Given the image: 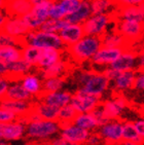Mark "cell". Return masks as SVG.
Returning <instances> with one entry per match:
<instances>
[{
	"label": "cell",
	"mask_w": 144,
	"mask_h": 145,
	"mask_svg": "<svg viewBox=\"0 0 144 145\" xmlns=\"http://www.w3.org/2000/svg\"><path fill=\"white\" fill-rule=\"evenodd\" d=\"M114 29L117 30L122 36L126 39L131 48L141 41L144 38L143 23L137 21H128V20H117Z\"/></svg>",
	"instance_id": "cell-3"
},
{
	"label": "cell",
	"mask_w": 144,
	"mask_h": 145,
	"mask_svg": "<svg viewBox=\"0 0 144 145\" xmlns=\"http://www.w3.org/2000/svg\"><path fill=\"white\" fill-rule=\"evenodd\" d=\"M101 101V97L86 93L83 89H79L74 95L71 96L70 105L78 113H88L97 106Z\"/></svg>",
	"instance_id": "cell-6"
},
{
	"label": "cell",
	"mask_w": 144,
	"mask_h": 145,
	"mask_svg": "<svg viewBox=\"0 0 144 145\" xmlns=\"http://www.w3.org/2000/svg\"><path fill=\"white\" fill-rule=\"evenodd\" d=\"M21 19H22L23 21H24V22H25L33 31L38 30V28L40 27V25L45 22V21H42V20L37 19V18H36L35 16L31 12V11L30 12H28L27 14H25V16H23Z\"/></svg>",
	"instance_id": "cell-38"
},
{
	"label": "cell",
	"mask_w": 144,
	"mask_h": 145,
	"mask_svg": "<svg viewBox=\"0 0 144 145\" xmlns=\"http://www.w3.org/2000/svg\"><path fill=\"white\" fill-rule=\"evenodd\" d=\"M5 2H6V0H0V9L4 8V6H5Z\"/></svg>",
	"instance_id": "cell-54"
},
{
	"label": "cell",
	"mask_w": 144,
	"mask_h": 145,
	"mask_svg": "<svg viewBox=\"0 0 144 145\" xmlns=\"http://www.w3.org/2000/svg\"><path fill=\"white\" fill-rule=\"evenodd\" d=\"M73 123L75 126L81 127L86 130H94V129L99 128L97 121L90 113H78Z\"/></svg>",
	"instance_id": "cell-32"
},
{
	"label": "cell",
	"mask_w": 144,
	"mask_h": 145,
	"mask_svg": "<svg viewBox=\"0 0 144 145\" xmlns=\"http://www.w3.org/2000/svg\"><path fill=\"white\" fill-rule=\"evenodd\" d=\"M32 104L33 103H29L28 101L14 100V99H7V98H2L0 100V106L14 112L18 117L27 115L32 110Z\"/></svg>",
	"instance_id": "cell-17"
},
{
	"label": "cell",
	"mask_w": 144,
	"mask_h": 145,
	"mask_svg": "<svg viewBox=\"0 0 144 145\" xmlns=\"http://www.w3.org/2000/svg\"><path fill=\"white\" fill-rule=\"evenodd\" d=\"M7 72V65L5 62L0 60V76H4Z\"/></svg>",
	"instance_id": "cell-51"
},
{
	"label": "cell",
	"mask_w": 144,
	"mask_h": 145,
	"mask_svg": "<svg viewBox=\"0 0 144 145\" xmlns=\"http://www.w3.org/2000/svg\"><path fill=\"white\" fill-rule=\"evenodd\" d=\"M143 0H115V4L117 6L124 5H139Z\"/></svg>",
	"instance_id": "cell-47"
},
{
	"label": "cell",
	"mask_w": 144,
	"mask_h": 145,
	"mask_svg": "<svg viewBox=\"0 0 144 145\" xmlns=\"http://www.w3.org/2000/svg\"><path fill=\"white\" fill-rule=\"evenodd\" d=\"M46 145H77V144L71 143L69 141L65 140L64 138H62V137H60V138H56V139L50 140Z\"/></svg>",
	"instance_id": "cell-48"
},
{
	"label": "cell",
	"mask_w": 144,
	"mask_h": 145,
	"mask_svg": "<svg viewBox=\"0 0 144 145\" xmlns=\"http://www.w3.org/2000/svg\"><path fill=\"white\" fill-rule=\"evenodd\" d=\"M60 126L57 120H37L27 123L26 133L28 137L36 140H45L59 132Z\"/></svg>",
	"instance_id": "cell-2"
},
{
	"label": "cell",
	"mask_w": 144,
	"mask_h": 145,
	"mask_svg": "<svg viewBox=\"0 0 144 145\" xmlns=\"http://www.w3.org/2000/svg\"><path fill=\"white\" fill-rule=\"evenodd\" d=\"M112 22H114V18L111 14H92L81 25L84 35L101 36L107 31L108 26Z\"/></svg>",
	"instance_id": "cell-4"
},
{
	"label": "cell",
	"mask_w": 144,
	"mask_h": 145,
	"mask_svg": "<svg viewBox=\"0 0 144 145\" xmlns=\"http://www.w3.org/2000/svg\"><path fill=\"white\" fill-rule=\"evenodd\" d=\"M29 44L27 35H20V36H12L9 34L0 33V48L2 46H21L25 48Z\"/></svg>",
	"instance_id": "cell-27"
},
{
	"label": "cell",
	"mask_w": 144,
	"mask_h": 145,
	"mask_svg": "<svg viewBox=\"0 0 144 145\" xmlns=\"http://www.w3.org/2000/svg\"><path fill=\"white\" fill-rule=\"evenodd\" d=\"M9 19V17H7V16H3L1 12H0V30L2 29V27L4 26V24L6 23V21Z\"/></svg>",
	"instance_id": "cell-52"
},
{
	"label": "cell",
	"mask_w": 144,
	"mask_h": 145,
	"mask_svg": "<svg viewBox=\"0 0 144 145\" xmlns=\"http://www.w3.org/2000/svg\"><path fill=\"white\" fill-rule=\"evenodd\" d=\"M104 142L102 135L100 134V132H95L93 134H90L88 139H86L84 144L88 145H101Z\"/></svg>",
	"instance_id": "cell-43"
},
{
	"label": "cell",
	"mask_w": 144,
	"mask_h": 145,
	"mask_svg": "<svg viewBox=\"0 0 144 145\" xmlns=\"http://www.w3.org/2000/svg\"><path fill=\"white\" fill-rule=\"evenodd\" d=\"M61 137L65 140L71 143L77 145H82L86 143V139L90 135V132L86 129L75 126L74 123H71L69 126H66L61 129Z\"/></svg>",
	"instance_id": "cell-11"
},
{
	"label": "cell",
	"mask_w": 144,
	"mask_h": 145,
	"mask_svg": "<svg viewBox=\"0 0 144 145\" xmlns=\"http://www.w3.org/2000/svg\"><path fill=\"white\" fill-rule=\"evenodd\" d=\"M29 44L39 48H53L63 50L64 43L59 34L54 32H43V31H32L27 34Z\"/></svg>",
	"instance_id": "cell-5"
},
{
	"label": "cell",
	"mask_w": 144,
	"mask_h": 145,
	"mask_svg": "<svg viewBox=\"0 0 144 145\" xmlns=\"http://www.w3.org/2000/svg\"><path fill=\"white\" fill-rule=\"evenodd\" d=\"M67 25H69V23L67 22L66 20L64 19H52L42 23L40 27L38 28L39 31H43V32H59L60 30L66 27Z\"/></svg>",
	"instance_id": "cell-31"
},
{
	"label": "cell",
	"mask_w": 144,
	"mask_h": 145,
	"mask_svg": "<svg viewBox=\"0 0 144 145\" xmlns=\"http://www.w3.org/2000/svg\"><path fill=\"white\" fill-rule=\"evenodd\" d=\"M77 114L78 112L70 104H67L65 106L60 107L58 118H57V121H58L59 126H60V129L73 123L75 117L77 116Z\"/></svg>",
	"instance_id": "cell-25"
},
{
	"label": "cell",
	"mask_w": 144,
	"mask_h": 145,
	"mask_svg": "<svg viewBox=\"0 0 144 145\" xmlns=\"http://www.w3.org/2000/svg\"><path fill=\"white\" fill-rule=\"evenodd\" d=\"M0 145H9V143L6 142V140L0 139Z\"/></svg>",
	"instance_id": "cell-55"
},
{
	"label": "cell",
	"mask_w": 144,
	"mask_h": 145,
	"mask_svg": "<svg viewBox=\"0 0 144 145\" xmlns=\"http://www.w3.org/2000/svg\"><path fill=\"white\" fill-rule=\"evenodd\" d=\"M65 16H66V12L62 9L61 6L57 3H54L50 9L48 17H50L52 19H64Z\"/></svg>",
	"instance_id": "cell-42"
},
{
	"label": "cell",
	"mask_w": 144,
	"mask_h": 145,
	"mask_svg": "<svg viewBox=\"0 0 144 145\" xmlns=\"http://www.w3.org/2000/svg\"><path fill=\"white\" fill-rule=\"evenodd\" d=\"M24 145H40V144H37V143H26Z\"/></svg>",
	"instance_id": "cell-56"
},
{
	"label": "cell",
	"mask_w": 144,
	"mask_h": 145,
	"mask_svg": "<svg viewBox=\"0 0 144 145\" xmlns=\"http://www.w3.org/2000/svg\"><path fill=\"white\" fill-rule=\"evenodd\" d=\"M122 126L120 123H112L102 126L100 130V134L102 135L104 142L103 145H122L124 140L122 138Z\"/></svg>",
	"instance_id": "cell-8"
},
{
	"label": "cell",
	"mask_w": 144,
	"mask_h": 145,
	"mask_svg": "<svg viewBox=\"0 0 144 145\" xmlns=\"http://www.w3.org/2000/svg\"><path fill=\"white\" fill-rule=\"evenodd\" d=\"M102 73L108 78V79H109V80H115V78L118 76L120 71H117V70L113 69V68L109 67V68H107V69L104 70Z\"/></svg>",
	"instance_id": "cell-45"
},
{
	"label": "cell",
	"mask_w": 144,
	"mask_h": 145,
	"mask_svg": "<svg viewBox=\"0 0 144 145\" xmlns=\"http://www.w3.org/2000/svg\"><path fill=\"white\" fill-rule=\"evenodd\" d=\"M92 16L90 0H82L77 8L70 14H66L64 20H66L69 24H82L88 18Z\"/></svg>",
	"instance_id": "cell-20"
},
{
	"label": "cell",
	"mask_w": 144,
	"mask_h": 145,
	"mask_svg": "<svg viewBox=\"0 0 144 145\" xmlns=\"http://www.w3.org/2000/svg\"><path fill=\"white\" fill-rule=\"evenodd\" d=\"M101 44L103 48H119L122 50L131 48L126 39L122 36V34L118 31L113 29L110 31H106L101 36Z\"/></svg>",
	"instance_id": "cell-19"
},
{
	"label": "cell",
	"mask_w": 144,
	"mask_h": 145,
	"mask_svg": "<svg viewBox=\"0 0 144 145\" xmlns=\"http://www.w3.org/2000/svg\"><path fill=\"white\" fill-rule=\"evenodd\" d=\"M122 48H101L98 52L92 57V62L96 65H110L115 61L120 54L122 53Z\"/></svg>",
	"instance_id": "cell-18"
},
{
	"label": "cell",
	"mask_w": 144,
	"mask_h": 145,
	"mask_svg": "<svg viewBox=\"0 0 144 145\" xmlns=\"http://www.w3.org/2000/svg\"><path fill=\"white\" fill-rule=\"evenodd\" d=\"M9 81L6 78L0 76V100L5 96L6 91L9 89Z\"/></svg>",
	"instance_id": "cell-46"
},
{
	"label": "cell",
	"mask_w": 144,
	"mask_h": 145,
	"mask_svg": "<svg viewBox=\"0 0 144 145\" xmlns=\"http://www.w3.org/2000/svg\"><path fill=\"white\" fill-rule=\"evenodd\" d=\"M92 14H111L117 8L115 0H90Z\"/></svg>",
	"instance_id": "cell-26"
},
{
	"label": "cell",
	"mask_w": 144,
	"mask_h": 145,
	"mask_svg": "<svg viewBox=\"0 0 144 145\" xmlns=\"http://www.w3.org/2000/svg\"><path fill=\"white\" fill-rule=\"evenodd\" d=\"M0 139H2V138H1V136H0Z\"/></svg>",
	"instance_id": "cell-59"
},
{
	"label": "cell",
	"mask_w": 144,
	"mask_h": 145,
	"mask_svg": "<svg viewBox=\"0 0 144 145\" xmlns=\"http://www.w3.org/2000/svg\"><path fill=\"white\" fill-rule=\"evenodd\" d=\"M64 50H59V48H41L40 56H39L38 62L35 67L37 69H42V68L48 67L50 65L55 64L58 62L62 57V52Z\"/></svg>",
	"instance_id": "cell-21"
},
{
	"label": "cell",
	"mask_w": 144,
	"mask_h": 145,
	"mask_svg": "<svg viewBox=\"0 0 144 145\" xmlns=\"http://www.w3.org/2000/svg\"><path fill=\"white\" fill-rule=\"evenodd\" d=\"M32 31L33 30L21 18H9L2 29L0 30V33L9 34L12 36H20V35H27Z\"/></svg>",
	"instance_id": "cell-15"
},
{
	"label": "cell",
	"mask_w": 144,
	"mask_h": 145,
	"mask_svg": "<svg viewBox=\"0 0 144 145\" xmlns=\"http://www.w3.org/2000/svg\"><path fill=\"white\" fill-rule=\"evenodd\" d=\"M96 71L94 70H88V71H81V72L78 73L77 75H76V82H77L81 88L86 84V81L89 80L91 76L94 74Z\"/></svg>",
	"instance_id": "cell-41"
},
{
	"label": "cell",
	"mask_w": 144,
	"mask_h": 145,
	"mask_svg": "<svg viewBox=\"0 0 144 145\" xmlns=\"http://www.w3.org/2000/svg\"><path fill=\"white\" fill-rule=\"evenodd\" d=\"M22 80H23L22 86L32 96H36L37 97L40 94V92L42 91V84L37 76L26 74L25 77L23 78Z\"/></svg>",
	"instance_id": "cell-28"
},
{
	"label": "cell",
	"mask_w": 144,
	"mask_h": 145,
	"mask_svg": "<svg viewBox=\"0 0 144 145\" xmlns=\"http://www.w3.org/2000/svg\"><path fill=\"white\" fill-rule=\"evenodd\" d=\"M101 46L102 44L100 36L84 35L74 44L66 46L65 50L68 53L73 62H75L76 64H82L86 61L91 60L92 57L97 53Z\"/></svg>",
	"instance_id": "cell-1"
},
{
	"label": "cell",
	"mask_w": 144,
	"mask_h": 145,
	"mask_svg": "<svg viewBox=\"0 0 144 145\" xmlns=\"http://www.w3.org/2000/svg\"><path fill=\"white\" fill-rule=\"evenodd\" d=\"M101 106L103 109V113L107 117L108 120H117V123H125L119 117V114L122 110V107L117 104L113 100H107V101H101Z\"/></svg>",
	"instance_id": "cell-24"
},
{
	"label": "cell",
	"mask_w": 144,
	"mask_h": 145,
	"mask_svg": "<svg viewBox=\"0 0 144 145\" xmlns=\"http://www.w3.org/2000/svg\"><path fill=\"white\" fill-rule=\"evenodd\" d=\"M133 89H144V72L137 73L134 81Z\"/></svg>",
	"instance_id": "cell-44"
},
{
	"label": "cell",
	"mask_w": 144,
	"mask_h": 145,
	"mask_svg": "<svg viewBox=\"0 0 144 145\" xmlns=\"http://www.w3.org/2000/svg\"><path fill=\"white\" fill-rule=\"evenodd\" d=\"M16 120H18V116L14 112L0 106V123H9V121H14Z\"/></svg>",
	"instance_id": "cell-40"
},
{
	"label": "cell",
	"mask_w": 144,
	"mask_h": 145,
	"mask_svg": "<svg viewBox=\"0 0 144 145\" xmlns=\"http://www.w3.org/2000/svg\"><path fill=\"white\" fill-rule=\"evenodd\" d=\"M32 97L31 94L27 92L25 88L22 84H16L14 86L9 87L7 91L5 93V96L3 98L7 99H14V100H23V101H29Z\"/></svg>",
	"instance_id": "cell-30"
},
{
	"label": "cell",
	"mask_w": 144,
	"mask_h": 145,
	"mask_svg": "<svg viewBox=\"0 0 144 145\" xmlns=\"http://www.w3.org/2000/svg\"><path fill=\"white\" fill-rule=\"evenodd\" d=\"M109 81L110 80L102 72H95L81 89L92 95L102 97L103 92L106 91L109 86Z\"/></svg>",
	"instance_id": "cell-10"
},
{
	"label": "cell",
	"mask_w": 144,
	"mask_h": 145,
	"mask_svg": "<svg viewBox=\"0 0 144 145\" xmlns=\"http://www.w3.org/2000/svg\"><path fill=\"white\" fill-rule=\"evenodd\" d=\"M140 72H144V67L142 68V69H140V70H137V73H140Z\"/></svg>",
	"instance_id": "cell-57"
},
{
	"label": "cell",
	"mask_w": 144,
	"mask_h": 145,
	"mask_svg": "<svg viewBox=\"0 0 144 145\" xmlns=\"http://www.w3.org/2000/svg\"><path fill=\"white\" fill-rule=\"evenodd\" d=\"M133 110L135 112L138 113V115L142 118H144V104H141V105H138V104H135Z\"/></svg>",
	"instance_id": "cell-50"
},
{
	"label": "cell",
	"mask_w": 144,
	"mask_h": 145,
	"mask_svg": "<svg viewBox=\"0 0 144 145\" xmlns=\"http://www.w3.org/2000/svg\"><path fill=\"white\" fill-rule=\"evenodd\" d=\"M81 1L82 0H61L59 5L61 6L62 9L66 12V14H68L77 8Z\"/></svg>",
	"instance_id": "cell-39"
},
{
	"label": "cell",
	"mask_w": 144,
	"mask_h": 145,
	"mask_svg": "<svg viewBox=\"0 0 144 145\" xmlns=\"http://www.w3.org/2000/svg\"><path fill=\"white\" fill-rule=\"evenodd\" d=\"M138 6H139V8H140V10H141L142 14H143V17H144V0L140 3V4H139Z\"/></svg>",
	"instance_id": "cell-53"
},
{
	"label": "cell",
	"mask_w": 144,
	"mask_h": 145,
	"mask_svg": "<svg viewBox=\"0 0 144 145\" xmlns=\"http://www.w3.org/2000/svg\"><path fill=\"white\" fill-rule=\"evenodd\" d=\"M59 32V36L61 37L65 48L74 44L84 36L81 24H69Z\"/></svg>",
	"instance_id": "cell-14"
},
{
	"label": "cell",
	"mask_w": 144,
	"mask_h": 145,
	"mask_svg": "<svg viewBox=\"0 0 144 145\" xmlns=\"http://www.w3.org/2000/svg\"><path fill=\"white\" fill-rule=\"evenodd\" d=\"M42 82V92H57L63 88L66 77H52L43 79Z\"/></svg>",
	"instance_id": "cell-36"
},
{
	"label": "cell",
	"mask_w": 144,
	"mask_h": 145,
	"mask_svg": "<svg viewBox=\"0 0 144 145\" xmlns=\"http://www.w3.org/2000/svg\"><path fill=\"white\" fill-rule=\"evenodd\" d=\"M71 94L68 92H40L37 98L39 100L56 107H63L70 103Z\"/></svg>",
	"instance_id": "cell-16"
},
{
	"label": "cell",
	"mask_w": 144,
	"mask_h": 145,
	"mask_svg": "<svg viewBox=\"0 0 144 145\" xmlns=\"http://www.w3.org/2000/svg\"><path fill=\"white\" fill-rule=\"evenodd\" d=\"M136 75H137V71H136V69H130V70H126V71H120L118 76L115 78L114 89H115V91H120V92H122L124 89H133Z\"/></svg>",
	"instance_id": "cell-23"
},
{
	"label": "cell",
	"mask_w": 144,
	"mask_h": 145,
	"mask_svg": "<svg viewBox=\"0 0 144 145\" xmlns=\"http://www.w3.org/2000/svg\"><path fill=\"white\" fill-rule=\"evenodd\" d=\"M88 113H90L92 116L94 117L95 120L97 121L98 126L99 127L104 126V125H106V123H108L109 121H110V120H108L107 117L104 115V113H103V109H102V106H101V101L99 102V104H98L97 106L95 107L93 110L88 112Z\"/></svg>",
	"instance_id": "cell-37"
},
{
	"label": "cell",
	"mask_w": 144,
	"mask_h": 145,
	"mask_svg": "<svg viewBox=\"0 0 144 145\" xmlns=\"http://www.w3.org/2000/svg\"><path fill=\"white\" fill-rule=\"evenodd\" d=\"M26 133V126L22 121L16 120L9 123H0V136L6 141L21 139Z\"/></svg>",
	"instance_id": "cell-9"
},
{
	"label": "cell",
	"mask_w": 144,
	"mask_h": 145,
	"mask_svg": "<svg viewBox=\"0 0 144 145\" xmlns=\"http://www.w3.org/2000/svg\"><path fill=\"white\" fill-rule=\"evenodd\" d=\"M22 50L14 46H2L0 48V60L5 63L17 61L22 58Z\"/></svg>",
	"instance_id": "cell-33"
},
{
	"label": "cell",
	"mask_w": 144,
	"mask_h": 145,
	"mask_svg": "<svg viewBox=\"0 0 144 145\" xmlns=\"http://www.w3.org/2000/svg\"><path fill=\"white\" fill-rule=\"evenodd\" d=\"M54 3L55 2L50 1V0H45V1L39 3V4H37V5H34L32 10H31V12H32L37 19L45 21V20L48 18L50 9Z\"/></svg>",
	"instance_id": "cell-35"
},
{
	"label": "cell",
	"mask_w": 144,
	"mask_h": 145,
	"mask_svg": "<svg viewBox=\"0 0 144 145\" xmlns=\"http://www.w3.org/2000/svg\"><path fill=\"white\" fill-rule=\"evenodd\" d=\"M143 27H144V22H143Z\"/></svg>",
	"instance_id": "cell-60"
},
{
	"label": "cell",
	"mask_w": 144,
	"mask_h": 145,
	"mask_svg": "<svg viewBox=\"0 0 144 145\" xmlns=\"http://www.w3.org/2000/svg\"><path fill=\"white\" fill-rule=\"evenodd\" d=\"M134 126H135L136 130L138 132V134L143 138L144 140V120H141V121H136L134 123Z\"/></svg>",
	"instance_id": "cell-49"
},
{
	"label": "cell",
	"mask_w": 144,
	"mask_h": 145,
	"mask_svg": "<svg viewBox=\"0 0 144 145\" xmlns=\"http://www.w3.org/2000/svg\"><path fill=\"white\" fill-rule=\"evenodd\" d=\"M50 1H53V2H58V1H60V0H50Z\"/></svg>",
	"instance_id": "cell-58"
},
{
	"label": "cell",
	"mask_w": 144,
	"mask_h": 145,
	"mask_svg": "<svg viewBox=\"0 0 144 145\" xmlns=\"http://www.w3.org/2000/svg\"><path fill=\"white\" fill-rule=\"evenodd\" d=\"M42 79H47L52 77H66L73 70V65L69 61H65L60 59L55 64L48 67L38 69Z\"/></svg>",
	"instance_id": "cell-7"
},
{
	"label": "cell",
	"mask_w": 144,
	"mask_h": 145,
	"mask_svg": "<svg viewBox=\"0 0 144 145\" xmlns=\"http://www.w3.org/2000/svg\"><path fill=\"white\" fill-rule=\"evenodd\" d=\"M138 50L133 48L124 50L120 56L110 64V67L117 71H126V70L134 69L136 59L138 58Z\"/></svg>",
	"instance_id": "cell-13"
},
{
	"label": "cell",
	"mask_w": 144,
	"mask_h": 145,
	"mask_svg": "<svg viewBox=\"0 0 144 145\" xmlns=\"http://www.w3.org/2000/svg\"><path fill=\"white\" fill-rule=\"evenodd\" d=\"M59 107L53 106L45 102H38V103L32 104V110L35 111L39 115L40 118L47 120H57L59 114Z\"/></svg>",
	"instance_id": "cell-22"
},
{
	"label": "cell",
	"mask_w": 144,
	"mask_h": 145,
	"mask_svg": "<svg viewBox=\"0 0 144 145\" xmlns=\"http://www.w3.org/2000/svg\"><path fill=\"white\" fill-rule=\"evenodd\" d=\"M33 4L30 0H6L4 10L9 18H22L30 12Z\"/></svg>",
	"instance_id": "cell-12"
},
{
	"label": "cell",
	"mask_w": 144,
	"mask_h": 145,
	"mask_svg": "<svg viewBox=\"0 0 144 145\" xmlns=\"http://www.w3.org/2000/svg\"><path fill=\"white\" fill-rule=\"evenodd\" d=\"M40 52H41V48H36L31 44L26 45L25 48H23L22 50V58L24 60L30 63L32 66L35 67L37 65V62H38L39 56H40Z\"/></svg>",
	"instance_id": "cell-34"
},
{
	"label": "cell",
	"mask_w": 144,
	"mask_h": 145,
	"mask_svg": "<svg viewBox=\"0 0 144 145\" xmlns=\"http://www.w3.org/2000/svg\"><path fill=\"white\" fill-rule=\"evenodd\" d=\"M122 138L124 141H132V142L138 143V144L144 145V140L134 126L133 121H127L122 127Z\"/></svg>",
	"instance_id": "cell-29"
}]
</instances>
